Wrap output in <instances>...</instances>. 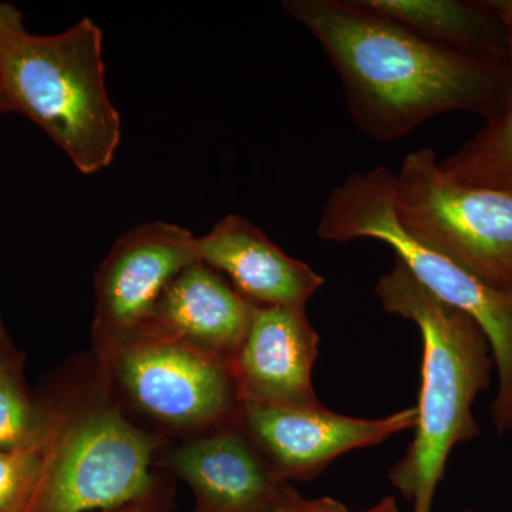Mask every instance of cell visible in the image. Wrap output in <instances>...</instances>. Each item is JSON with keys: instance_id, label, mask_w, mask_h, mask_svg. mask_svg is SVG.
I'll list each match as a JSON object with an SVG mask.
<instances>
[{"instance_id": "6da1fadb", "label": "cell", "mask_w": 512, "mask_h": 512, "mask_svg": "<svg viewBox=\"0 0 512 512\" xmlns=\"http://www.w3.org/2000/svg\"><path fill=\"white\" fill-rule=\"evenodd\" d=\"M285 12L322 47L350 116L376 143L389 144L433 117H497L510 100V66L433 45L357 0H285Z\"/></svg>"}, {"instance_id": "7a4b0ae2", "label": "cell", "mask_w": 512, "mask_h": 512, "mask_svg": "<svg viewBox=\"0 0 512 512\" xmlns=\"http://www.w3.org/2000/svg\"><path fill=\"white\" fill-rule=\"evenodd\" d=\"M39 396L49 430L25 512L167 507L170 494L157 474V456L170 443L124 413L92 349L50 372Z\"/></svg>"}, {"instance_id": "3957f363", "label": "cell", "mask_w": 512, "mask_h": 512, "mask_svg": "<svg viewBox=\"0 0 512 512\" xmlns=\"http://www.w3.org/2000/svg\"><path fill=\"white\" fill-rule=\"evenodd\" d=\"M375 292L384 311L417 326L423 342L414 437L389 480L413 512H433L451 451L481 434L473 404L490 387L493 350L476 320L437 299L399 259Z\"/></svg>"}, {"instance_id": "277c9868", "label": "cell", "mask_w": 512, "mask_h": 512, "mask_svg": "<svg viewBox=\"0 0 512 512\" xmlns=\"http://www.w3.org/2000/svg\"><path fill=\"white\" fill-rule=\"evenodd\" d=\"M12 111L52 138L82 174L110 167L121 140L103 62V32L84 18L56 35L26 33L0 53Z\"/></svg>"}, {"instance_id": "5b68a950", "label": "cell", "mask_w": 512, "mask_h": 512, "mask_svg": "<svg viewBox=\"0 0 512 512\" xmlns=\"http://www.w3.org/2000/svg\"><path fill=\"white\" fill-rule=\"evenodd\" d=\"M394 187L396 173L384 165L348 175L323 205L318 237L339 244L383 242L427 291L476 320L493 350L498 389L491 419L503 436L512 431V291L485 284L407 234L394 211Z\"/></svg>"}, {"instance_id": "8992f818", "label": "cell", "mask_w": 512, "mask_h": 512, "mask_svg": "<svg viewBox=\"0 0 512 512\" xmlns=\"http://www.w3.org/2000/svg\"><path fill=\"white\" fill-rule=\"evenodd\" d=\"M93 353L124 413L168 443L238 421L241 400L227 362L153 333Z\"/></svg>"}, {"instance_id": "52a82bcc", "label": "cell", "mask_w": 512, "mask_h": 512, "mask_svg": "<svg viewBox=\"0 0 512 512\" xmlns=\"http://www.w3.org/2000/svg\"><path fill=\"white\" fill-rule=\"evenodd\" d=\"M394 211L407 234L500 291H512V195L458 183L433 148L396 173Z\"/></svg>"}, {"instance_id": "ba28073f", "label": "cell", "mask_w": 512, "mask_h": 512, "mask_svg": "<svg viewBox=\"0 0 512 512\" xmlns=\"http://www.w3.org/2000/svg\"><path fill=\"white\" fill-rule=\"evenodd\" d=\"M197 237L165 221L146 222L114 242L94 276L92 350L140 335L175 276L198 261Z\"/></svg>"}, {"instance_id": "9c48e42d", "label": "cell", "mask_w": 512, "mask_h": 512, "mask_svg": "<svg viewBox=\"0 0 512 512\" xmlns=\"http://www.w3.org/2000/svg\"><path fill=\"white\" fill-rule=\"evenodd\" d=\"M238 423L281 483L319 477L339 457L413 430L417 409L360 419L326 409H279L241 403Z\"/></svg>"}, {"instance_id": "30bf717a", "label": "cell", "mask_w": 512, "mask_h": 512, "mask_svg": "<svg viewBox=\"0 0 512 512\" xmlns=\"http://www.w3.org/2000/svg\"><path fill=\"white\" fill-rule=\"evenodd\" d=\"M319 342L306 306H254L247 335L229 363L241 403L323 406L312 382Z\"/></svg>"}, {"instance_id": "8fae6325", "label": "cell", "mask_w": 512, "mask_h": 512, "mask_svg": "<svg viewBox=\"0 0 512 512\" xmlns=\"http://www.w3.org/2000/svg\"><path fill=\"white\" fill-rule=\"evenodd\" d=\"M157 467L191 488L192 512H269L288 484L272 474L238 421L167 444Z\"/></svg>"}, {"instance_id": "7c38bea8", "label": "cell", "mask_w": 512, "mask_h": 512, "mask_svg": "<svg viewBox=\"0 0 512 512\" xmlns=\"http://www.w3.org/2000/svg\"><path fill=\"white\" fill-rule=\"evenodd\" d=\"M198 261L211 266L254 306H308L325 284L311 265L292 258L254 222L237 214L197 237Z\"/></svg>"}, {"instance_id": "4fadbf2b", "label": "cell", "mask_w": 512, "mask_h": 512, "mask_svg": "<svg viewBox=\"0 0 512 512\" xmlns=\"http://www.w3.org/2000/svg\"><path fill=\"white\" fill-rule=\"evenodd\" d=\"M252 313L254 305L224 275L197 261L165 289L143 333L231 363L247 335Z\"/></svg>"}, {"instance_id": "5bb4252c", "label": "cell", "mask_w": 512, "mask_h": 512, "mask_svg": "<svg viewBox=\"0 0 512 512\" xmlns=\"http://www.w3.org/2000/svg\"><path fill=\"white\" fill-rule=\"evenodd\" d=\"M433 45L510 66V40L501 0H357Z\"/></svg>"}, {"instance_id": "9a60e30c", "label": "cell", "mask_w": 512, "mask_h": 512, "mask_svg": "<svg viewBox=\"0 0 512 512\" xmlns=\"http://www.w3.org/2000/svg\"><path fill=\"white\" fill-rule=\"evenodd\" d=\"M501 3L510 40L512 80V0ZM439 164L458 183L512 195V89L504 110Z\"/></svg>"}, {"instance_id": "2e32d148", "label": "cell", "mask_w": 512, "mask_h": 512, "mask_svg": "<svg viewBox=\"0 0 512 512\" xmlns=\"http://www.w3.org/2000/svg\"><path fill=\"white\" fill-rule=\"evenodd\" d=\"M49 416L39 393L25 379L22 353L0 372V450L42 448Z\"/></svg>"}, {"instance_id": "e0dca14e", "label": "cell", "mask_w": 512, "mask_h": 512, "mask_svg": "<svg viewBox=\"0 0 512 512\" xmlns=\"http://www.w3.org/2000/svg\"><path fill=\"white\" fill-rule=\"evenodd\" d=\"M42 448L0 450V512H25L40 470Z\"/></svg>"}, {"instance_id": "ac0fdd59", "label": "cell", "mask_w": 512, "mask_h": 512, "mask_svg": "<svg viewBox=\"0 0 512 512\" xmlns=\"http://www.w3.org/2000/svg\"><path fill=\"white\" fill-rule=\"evenodd\" d=\"M269 512H400L396 498L383 497L379 503L366 510H352L342 501L333 497H303L291 484H285L274 507Z\"/></svg>"}, {"instance_id": "d6986e66", "label": "cell", "mask_w": 512, "mask_h": 512, "mask_svg": "<svg viewBox=\"0 0 512 512\" xmlns=\"http://www.w3.org/2000/svg\"><path fill=\"white\" fill-rule=\"evenodd\" d=\"M26 33L22 12L10 3L0 2V53Z\"/></svg>"}, {"instance_id": "ffe728a7", "label": "cell", "mask_w": 512, "mask_h": 512, "mask_svg": "<svg viewBox=\"0 0 512 512\" xmlns=\"http://www.w3.org/2000/svg\"><path fill=\"white\" fill-rule=\"evenodd\" d=\"M19 355L20 352L15 348V345H13L5 322H3L2 315H0V372Z\"/></svg>"}, {"instance_id": "44dd1931", "label": "cell", "mask_w": 512, "mask_h": 512, "mask_svg": "<svg viewBox=\"0 0 512 512\" xmlns=\"http://www.w3.org/2000/svg\"><path fill=\"white\" fill-rule=\"evenodd\" d=\"M165 507L156 504H133L127 507L119 508V510H111L106 512H163Z\"/></svg>"}, {"instance_id": "7402d4cb", "label": "cell", "mask_w": 512, "mask_h": 512, "mask_svg": "<svg viewBox=\"0 0 512 512\" xmlns=\"http://www.w3.org/2000/svg\"><path fill=\"white\" fill-rule=\"evenodd\" d=\"M6 113H12V107H10L8 97L3 92L2 83H0V116Z\"/></svg>"}, {"instance_id": "603a6c76", "label": "cell", "mask_w": 512, "mask_h": 512, "mask_svg": "<svg viewBox=\"0 0 512 512\" xmlns=\"http://www.w3.org/2000/svg\"><path fill=\"white\" fill-rule=\"evenodd\" d=\"M463 512H473V511H470V510H466V511H463Z\"/></svg>"}]
</instances>
